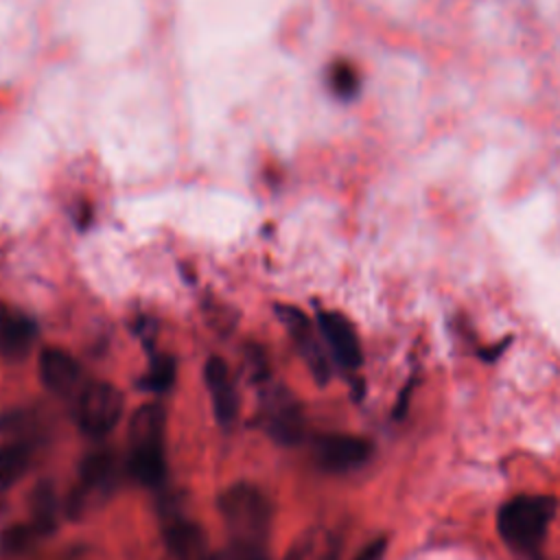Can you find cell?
Returning a JSON list of instances; mask_svg holds the SVG:
<instances>
[{"mask_svg": "<svg viewBox=\"0 0 560 560\" xmlns=\"http://www.w3.org/2000/svg\"><path fill=\"white\" fill-rule=\"evenodd\" d=\"M556 514V499L545 494H518L505 501L497 516V527L505 545L521 553H534Z\"/></svg>", "mask_w": 560, "mask_h": 560, "instance_id": "obj_3", "label": "cell"}, {"mask_svg": "<svg viewBox=\"0 0 560 560\" xmlns=\"http://www.w3.org/2000/svg\"><path fill=\"white\" fill-rule=\"evenodd\" d=\"M278 315L282 319V324L287 326L289 335L293 337L306 368L311 370V374L315 376L317 383H326L330 376V368H328V359L324 354L322 343L317 341L311 322L304 317L302 311L293 308V306H280Z\"/></svg>", "mask_w": 560, "mask_h": 560, "instance_id": "obj_8", "label": "cell"}, {"mask_svg": "<svg viewBox=\"0 0 560 560\" xmlns=\"http://www.w3.org/2000/svg\"><path fill=\"white\" fill-rule=\"evenodd\" d=\"M385 551H387V540L385 538H374L352 560H383Z\"/></svg>", "mask_w": 560, "mask_h": 560, "instance_id": "obj_20", "label": "cell"}, {"mask_svg": "<svg viewBox=\"0 0 560 560\" xmlns=\"http://www.w3.org/2000/svg\"><path fill=\"white\" fill-rule=\"evenodd\" d=\"M339 542L337 538L322 527L304 532L287 551L284 560H337Z\"/></svg>", "mask_w": 560, "mask_h": 560, "instance_id": "obj_14", "label": "cell"}, {"mask_svg": "<svg viewBox=\"0 0 560 560\" xmlns=\"http://www.w3.org/2000/svg\"><path fill=\"white\" fill-rule=\"evenodd\" d=\"M42 536L44 534L31 521L15 523V525L7 527L0 536V553L7 560H22L35 549V545Z\"/></svg>", "mask_w": 560, "mask_h": 560, "instance_id": "obj_15", "label": "cell"}, {"mask_svg": "<svg viewBox=\"0 0 560 560\" xmlns=\"http://www.w3.org/2000/svg\"><path fill=\"white\" fill-rule=\"evenodd\" d=\"M175 381V363L171 357H158L151 361L147 374L140 381L142 389L149 392H166Z\"/></svg>", "mask_w": 560, "mask_h": 560, "instance_id": "obj_18", "label": "cell"}, {"mask_svg": "<svg viewBox=\"0 0 560 560\" xmlns=\"http://www.w3.org/2000/svg\"><path fill=\"white\" fill-rule=\"evenodd\" d=\"M162 534L171 560H208L206 534L201 525L186 514H168Z\"/></svg>", "mask_w": 560, "mask_h": 560, "instance_id": "obj_10", "label": "cell"}, {"mask_svg": "<svg viewBox=\"0 0 560 560\" xmlns=\"http://www.w3.org/2000/svg\"><path fill=\"white\" fill-rule=\"evenodd\" d=\"M330 85L339 96H352L357 90V74L350 63H335L330 68Z\"/></svg>", "mask_w": 560, "mask_h": 560, "instance_id": "obj_19", "label": "cell"}, {"mask_svg": "<svg viewBox=\"0 0 560 560\" xmlns=\"http://www.w3.org/2000/svg\"><path fill=\"white\" fill-rule=\"evenodd\" d=\"M122 407L125 400L116 385L107 381H94L83 385V389L77 394L74 418L83 433L103 438L118 424Z\"/></svg>", "mask_w": 560, "mask_h": 560, "instance_id": "obj_5", "label": "cell"}, {"mask_svg": "<svg viewBox=\"0 0 560 560\" xmlns=\"http://www.w3.org/2000/svg\"><path fill=\"white\" fill-rule=\"evenodd\" d=\"M35 339L37 326L26 313L13 306H0V357L18 361L28 354Z\"/></svg>", "mask_w": 560, "mask_h": 560, "instance_id": "obj_12", "label": "cell"}, {"mask_svg": "<svg viewBox=\"0 0 560 560\" xmlns=\"http://www.w3.org/2000/svg\"><path fill=\"white\" fill-rule=\"evenodd\" d=\"M260 422L267 435L280 444H298L304 435V413L298 400L282 387L271 389L260 409Z\"/></svg>", "mask_w": 560, "mask_h": 560, "instance_id": "obj_7", "label": "cell"}, {"mask_svg": "<svg viewBox=\"0 0 560 560\" xmlns=\"http://www.w3.org/2000/svg\"><path fill=\"white\" fill-rule=\"evenodd\" d=\"M120 462L114 451H90L79 464L77 486L68 497V512L81 514L94 505L105 503L120 483Z\"/></svg>", "mask_w": 560, "mask_h": 560, "instance_id": "obj_4", "label": "cell"}, {"mask_svg": "<svg viewBox=\"0 0 560 560\" xmlns=\"http://www.w3.org/2000/svg\"><path fill=\"white\" fill-rule=\"evenodd\" d=\"M208 560H247V556H245V551H241V549H230V551H225V553H219V556H212V558H208Z\"/></svg>", "mask_w": 560, "mask_h": 560, "instance_id": "obj_21", "label": "cell"}, {"mask_svg": "<svg viewBox=\"0 0 560 560\" xmlns=\"http://www.w3.org/2000/svg\"><path fill=\"white\" fill-rule=\"evenodd\" d=\"M372 455V444L361 435L326 433L313 444V459L326 472H350L361 468Z\"/></svg>", "mask_w": 560, "mask_h": 560, "instance_id": "obj_6", "label": "cell"}, {"mask_svg": "<svg viewBox=\"0 0 560 560\" xmlns=\"http://www.w3.org/2000/svg\"><path fill=\"white\" fill-rule=\"evenodd\" d=\"M319 330L335 357V361L348 370L361 365V346L350 322L339 313H322Z\"/></svg>", "mask_w": 560, "mask_h": 560, "instance_id": "obj_13", "label": "cell"}, {"mask_svg": "<svg viewBox=\"0 0 560 560\" xmlns=\"http://www.w3.org/2000/svg\"><path fill=\"white\" fill-rule=\"evenodd\" d=\"M59 518V503L50 486L42 483L35 488L31 497V523L46 536L57 527Z\"/></svg>", "mask_w": 560, "mask_h": 560, "instance_id": "obj_17", "label": "cell"}, {"mask_svg": "<svg viewBox=\"0 0 560 560\" xmlns=\"http://www.w3.org/2000/svg\"><path fill=\"white\" fill-rule=\"evenodd\" d=\"M39 378L44 387L57 396H77L83 385L79 361L61 348H44L39 354Z\"/></svg>", "mask_w": 560, "mask_h": 560, "instance_id": "obj_9", "label": "cell"}, {"mask_svg": "<svg viewBox=\"0 0 560 560\" xmlns=\"http://www.w3.org/2000/svg\"><path fill=\"white\" fill-rule=\"evenodd\" d=\"M203 381L212 400L217 422L232 424L238 416V392L228 363L221 357H210L203 365Z\"/></svg>", "mask_w": 560, "mask_h": 560, "instance_id": "obj_11", "label": "cell"}, {"mask_svg": "<svg viewBox=\"0 0 560 560\" xmlns=\"http://www.w3.org/2000/svg\"><path fill=\"white\" fill-rule=\"evenodd\" d=\"M31 464V444L24 440L0 446V488L13 486Z\"/></svg>", "mask_w": 560, "mask_h": 560, "instance_id": "obj_16", "label": "cell"}, {"mask_svg": "<svg viewBox=\"0 0 560 560\" xmlns=\"http://www.w3.org/2000/svg\"><path fill=\"white\" fill-rule=\"evenodd\" d=\"M166 416L162 405H140L129 422V475L144 488H158L166 477Z\"/></svg>", "mask_w": 560, "mask_h": 560, "instance_id": "obj_2", "label": "cell"}, {"mask_svg": "<svg viewBox=\"0 0 560 560\" xmlns=\"http://www.w3.org/2000/svg\"><path fill=\"white\" fill-rule=\"evenodd\" d=\"M217 510L234 549L262 551L271 529V503L258 486L247 481L228 486L217 499Z\"/></svg>", "mask_w": 560, "mask_h": 560, "instance_id": "obj_1", "label": "cell"}]
</instances>
